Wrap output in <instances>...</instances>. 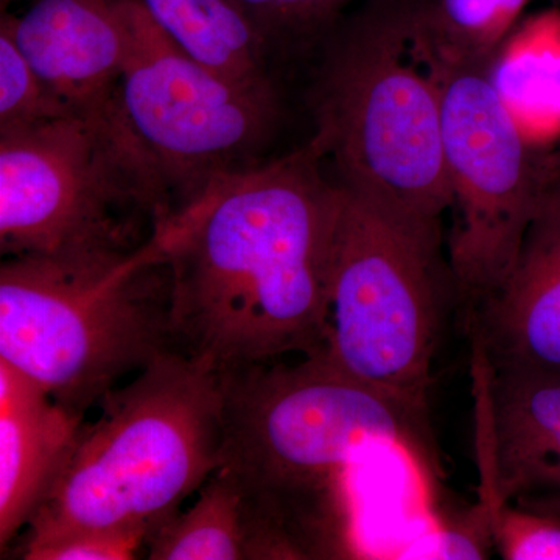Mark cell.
I'll return each mask as SVG.
<instances>
[{
  "mask_svg": "<svg viewBox=\"0 0 560 560\" xmlns=\"http://www.w3.org/2000/svg\"><path fill=\"white\" fill-rule=\"evenodd\" d=\"M323 165L308 142L219 176L162 224L179 352L219 375L324 352L341 187Z\"/></svg>",
  "mask_w": 560,
  "mask_h": 560,
  "instance_id": "1",
  "label": "cell"
},
{
  "mask_svg": "<svg viewBox=\"0 0 560 560\" xmlns=\"http://www.w3.org/2000/svg\"><path fill=\"white\" fill-rule=\"evenodd\" d=\"M230 470L271 515L302 560L355 558L350 475L370 448L430 466L427 407L357 381L323 353L220 375Z\"/></svg>",
  "mask_w": 560,
  "mask_h": 560,
  "instance_id": "2",
  "label": "cell"
},
{
  "mask_svg": "<svg viewBox=\"0 0 560 560\" xmlns=\"http://www.w3.org/2000/svg\"><path fill=\"white\" fill-rule=\"evenodd\" d=\"M84 420L16 552L83 530L150 537L219 469L223 386L172 350L110 390Z\"/></svg>",
  "mask_w": 560,
  "mask_h": 560,
  "instance_id": "3",
  "label": "cell"
},
{
  "mask_svg": "<svg viewBox=\"0 0 560 560\" xmlns=\"http://www.w3.org/2000/svg\"><path fill=\"white\" fill-rule=\"evenodd\" d=\"M164 228L135 249L5 257L0 360L77 415L172 350Z\"/></svg>",
  "mask_w": 560,
  "mask_h": 560,
  "instance_id": "4",
  "label": "cell"
},
{
  "mask_svg": "<svg viewBox=\"0 0 560 560\" xmlns=\"http://www.w3.org/2000/svg\"><path fill=\"white\" fill-rule=\"evenodd\" d=\"M412 3L374 0L327 58L311 143L342 189L420 226L452 208L436 81L416 55Z\"/></svg>",
  "mask_w": 560,
  "mask_h": 560,
  "instance_id": "5",
  "label": "cell"
},
{
  "mask_svg": "<svg viewBox=\"0 0 560 560\" xmlns=\"http://www.w3.org/2000/svg\"><path fill=\"white\" fill-rule=\"evenodd\" d=\"M440 242L441 230L341 187L323 355L357 381L419 407H427L440 340Z\"/></svg>",
  "mask_w": 560,
  "mask_h": 560,
  "instance_id": "6",
  "label": "cell"
},
{
  "mask_svg": "<svg viewBox=\"0 0 560 560\" xmlns=\"http://www.w3.org/2000/svg\"><path fill=\"white\" fill-rule=\"evenodd\" d=\"M167 221L114 117L73 114L0 135V253L135 249Z\"/></svg>",
  "mask_w": 560,
  "mask_h": 560,
  "instance_id": "7",
  "label": "cell"
},
{
  "mask_svg": "<svg viewBox=\"0 0 560 560\" xmlns=\"http://www.w3.org/2000/svg\"><path fill=\"white\" fill-rule=\"evenodd\" d=\"M117 3L128 44L114 120L156 183L171 221L213 179L256 165L278 119V98L272 84L235 83L194 60L138 0Z\"/></svg>",
  "mask_w": 560,
  "mask_h": 560,
  "instance_id": "8",
  "label": "cell"
},
{
  "mask_svg": "<svg viewBox=\"0 0 560 560\" xmlns=\"http://www.w3.org/2000/svg\"><path fill=\"white\" fill-rule=\"evenodd\" d=\"M416 55L440 88L445 165L455 221L448 257L456 287L481 304L510 275L539 202L547 161L537 160L482 66Z\"/></svg>",
  "mask_w": 560,
  "mask_h": 560,
  "instance_id": "9",
  "label": "cell"
},
{
  "mask_svg": "<svg viewBox=\"0 0 560 560\" xmlns=\"http://www.w3.org/2000/svg\"><path fill=\"white\" fill-rule=\"evenodd\" d=\"M480 497L560 493V371L490 366L474 342Z\"/></svg>",
  "mask_w": 560,
  "mask_h": 560,
  "instance_id": "10",
  "label": "cell"
},
{
  "mask_svg": "<svg viewBox=\"0 0 560 560\" xmlns=\"http://www.w3.org/2000/svg\"><path fill=\"white\" fill-rule=\"evenodd\" d=\"M470 330L495 370L560 371V160H548L517 260L477 305Z\"/></svg>",
  "mask_w": 560,
  "mask_h": 560,
  "instance_id": "11",
  "label": "cell"
},
{
  "mask_svg": "<svg viewBox=\"0 0 560 560\" xmlns=\"http://www.w3.org/2000/svg\"><path fill=\"white\" fill-rule=\"evenodd\" d=\"M0 28L77 113L114 117L128 44L117 0H32L21 16L3 13Z\"/></svg>",
  "mask_w": 560,
  "mask_h": 560,
  "instance_id": "12",
  "label": "cell"
},
{
  "mask_svg": "<svg viewBox=\"0 0 560 560\" xmlns=\"http://www.w3.org/2000/svg\"><path fill=\"white\" fill-rule=\"evenodd\" d=\"M86 416L51 399L0 360V548L28 525L68 458Z\"/></svg>",
  "mask_w": 560,
  "mask_h": 560,
  "instance_id": "13",
  "label": "cell"
},
{
  "mask_svg": "<svg viewBox=\"0 0 560 560\" xmlns=\"http://www.w3.org/2000/svg\"><path fill=\"white\" fill-rule=\"evenodd\" d=\"M150 560H302L287 534L230 470L219 467L150 537Z\"/></svg>",
  "mask_w": 560,
  "mask_h": 560,
  "instance_id": "14",
  "label": "cell"
},
{
  "mask_svg": "<svg viewBox=\"0 0 560 560\" xmlns=\"http://www.w3.org/2000/svg\"><path fill=\"white\" fill-rule=\"evenodd\" d=\"M142 9L189 57L246 86L272 84L270 44L232 0H138Z\"/></svg>",
  "mask_w": 560,
  "mask_h": 560,
  "instance_id": "15",
  "label": "cell"
},
{
  "mask_svg": "<svg viewBox=\"0 0 560 560\" xmlns=\"http://www.w3.org/2000/svg\"><path fill=\"white\" fill-rule=\"evenodd\" d=\"M490 80L530 140L560 132V13L541 14L517 33Z\"/></svg>",
  "mask_w": 560,
  "mask_h": 560,
  "instance_id": "16",
  "label": "cell"
},
{
  "mask_svg": "<svg viewBox=\"0 0 560 560\" xmlns=\"http://www.w3.org/2000/svg\"><path fill=\"white\" fill-rule=\"evenodd\" d=\"M530 0H422L412 3L416 44L444 61L482 66L503 46Z\"/></svg>",
  "mask_w": 560,
  "mask_h": 560,
  "instance_id": "17",
  "label": "cell"
},
{
  "mask_svg": "<svg viewBox=\"0 0 560 560\" xmlns=\"http://www.w3.org/2000/svg\"><path fill=\"white\" fill-rule=\"evenodd\" d=\"M490 515L501 559L560 560V493L503 500Z\"/></svg>",
  "mask_w": 560,
  "mask_h": 560,
  "instance_id": "18",
  "label": "cell"
},
{
  "mask_svg": "<svg viewBox=\"0 0 560 560\" xmlns=\"http://www.w3.org/2000/svg\"><path fill=\"white\" fill-rule=\"evenodd\" d=\"M73 114L81 113L40 80L10 33L0 28V135L27 130Z\"/></svg>",
  "mask_w": 560,
  "mask_h": 560,
  "instance_id": "19",
  "label": "cell"
},
{
  "mask_svg": "<svg viewBox=\"0 0 560 560\" xmlns=\"http://www.w3.org/2000/svg\"><path fill=\"white\" fill-rule=\"evenodd\" d=\"M270 44L308 38L329 28L357 0H232Z\"/></svg>",
  "mask_w": 560,
  "mask_h": 560,
  "instance_id": "20",
  "label": "cell"
},
{
  "mask_svg": "<svg viewBox=\"0 0 560 560\" xmlns=\"http://www.w3.org/2000/svg\"><path fill=\"white\" fill-rule=\"evenodd\" d=\"M147 537L138 533L83 530L18 551L25 560H130L145 552Z\"/></svg>",
  "mask_w": 560,
  "mask_h": 560,
  "instance_id": "21",
  "label": "cell"
},
{
  "mask_svg": "<svg viewBox=\"0 0 560 560\" xmlns=\"http://www.w3.org/2000/svg\"><path fill=\"white\" fill-rule=\"evenodd\" d=\"M495 550L492 515L488 504L478 500L474 506L448 522H442L431 541L415 558L422 559H488Z\"/></svg>",
  "mask_w": 560,
  "mask_h": 560,
  "instance_id": "22",
  "label": "cell"
},
{
  "mask_svg": "<svg viewBox=\"0 0 560 560\" xmlns=\"http://www.w3.org/2000/svg\"><path fill=\"white\" fill-rule=\"evenodd\" d=\"M10 2H11V0H2V5L5 7L7 3H10Z\"/></svg>",
  "mask_w": 560,
  "mask_h": 560,
  "instance_id": "23",
  "label": "cell"
}]
</instances>
